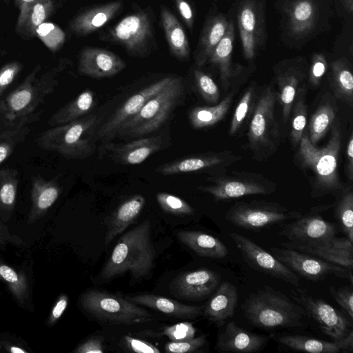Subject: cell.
Wrapping results in <instances>:
<instances>
[{
  "label": "cell",
  "instance_id": "obj_9",
  "mask_svg": "<svg viewBox=\"0 0 353 353\" xmlns=\"http://www.w3.org/2000/svg\"><path fill=\"white\" fill-rule=\"evenodd\" d=\"M105 34L108 41L121 45L134 57L148 56L156 45L153 17L147 10L126 15Z\"/></svg>",
  "mask_w": 353,
  "mask_h": 353
},
{
  "label": "cell",
  "instance_id": "obj_27",
  "mask_svg": "<svg viewBox=\"0 0 353 353\" xmlns=\"http://www.w3.org/2000/svg\"><path fill=\"white\" fill-rule=\"evenodd\" d=\"M239 299L237 288L229 281L221 283L203 310V315L221 327L234 313Z\"/></svg>",
  "mask_w": 353,
  "mask_h": 353
},
{
  "label": "cell",
  "instance_id": "obj_59",
  "mask_svg": "<svg viewBox=\"0 0 353 353\" xmlns=\"http://www.w3.org/2000/svg\"><path fill=\"white\" fill-rule=\"evenodd\" d=\"M23 241L17 235L12 234L9 228L0 220V244L21 245Z\"/></svg>",
  "mask_w": 353,
  "mask_h": 353
},
{
  "label": "cell",
  "instance_id": "obj_61",
  "mask_svg": "<svg viewBox=\"0 0 353 353\" xmlns=\"http://www.w3.org/2000/svg\"><path fill=\"white\" fill-rule=\"evenodd\" d=\"M347 155V174L350 181L353 179V135L351 133L346 148Z\"/></svg>",
  "mask_w": 353,
  "mask_h": 353
},
{
  "label": "cell",
  "instance_id": "obj_7",
  "mask_svg": "<svg viewBox=\"0 0 353 353\" xmlns=\"http://www.w3.org/2000/svg\"><path fill=\"white\" fill-rule=\"evenodd\" d=\"M181 78L175 77L119 128L117 137L140 138L157 131L170 117L184 95Z\"/></svg>",
  "mask_w": 353,
  "mask_h": 353
},
{
  "label": "cell",
  "instance_id": "obj_52",
  "mask_svg": "<svg viewBox=\"0 0 353 353\" xmlns=\"http://www.w3.org/2000/svg\"><path fill=\"white\" fill-rule=\"evenodd\" d=\"M329 291L336 303L353 319V290L352 287L344 286L339 289L334 286L329 287Z\"/></svg>",
  "mask_w": 353,
  "mask_h": 353
},
{
  "label": "cell",
  "instance_id": "obj_37",
  "mask_svg": "<svg viewBox=\"0 0 353 353\" xmlns=\"http://www.w3.org/2000/svg\"><path fill=\"white\" fill-rule=\"evenodd\" d=\"M329 84L335 99L353 106V75L351 65L341 58L332 63Z\"/></svg>",
  "mask_w": 353,
  "mask_h": 353
},
{
  "label": "cell",
  "instance_id": "obj_33",
  "mask_svg": "<svg viewBox=\"0 0 353 353\" xmlns=\"http://www.w3.org/2000/svg\"><path fill=\"white\" fill-rule=\"evenodd\" d=\"M161 20L172 54L179 59H187L190 48L185 30L175 15L165 6H161Z\"/></svg>",
  "mask_w": 353,
  "mask_h": 353
},
{
  "label": "cell",
  "instance_id": "obj_41",
  "mask_svg": "<svg viewBox=\"0 0 353 353\" xmlns=\"http://www.w3.org/2000/svg\"><path fill=\"white\" fill-rule=\"evenodd\" d=\"M332 207L334 216L346 237L353 243V190L347 185L340 194Z\"/></svg>",
  "mask_w": 353,
  "mask_h": 353
},
{
  "label": "cell",
  "instance_id": "obj_55",
  "mask_svg": "<svg viewBox=\"0 0 353 353\" xmlns=\"http://www.w3.org/2000/svg\"><path fill=\"white\" fill-rule=\"evenodd\" d=\"M125 343L127 347L133 352L138 353H159L160 350L151 343L133 338L130 336H125Z\"/></svg>",
  "mask_w": 353,
  "mask_h": 353
},
{
  "label": "cell",
  "instance_id": "obj_1",
  "mask_svg": "<svg viewBox=\"0 0 353 353\" xmlns=\"http://www.w3.org/2000/svg\"><path fill=\"white\" fill-rule=\"evenodd\" d=\"M330 130L327 143L321 148L313 145L304 132L294 157L295 163L308 179L314 199L328 194L336 196L347 186L339 173L343 135L338 119Z\"/></svg>",
  "mask_w": 353,
  "mask_h": 353
},
{
  "label": "cell",
  "instance_id": "obj_60",
  "mask_svg": "<svg viewBox=\"0 0 353 353\" xmlns=\"http://www.w3.org/2000/svg\"><path fill=\"white\" fill-rule=\"evenodd\" d=\"M37 0H15L19 9V14L17 21L16 30L20 31L26 21L28 13L32 5Z\"/></svg>",
  "mask_w": 353,
  "mask_h": 353
},
{
  "label": "cell",
  "instance_id": "obj_11",
  "mask_svg": "<svg viewBox=\"0 0 353 353\" xmlns=\"http://www.w3.org/2000/svg\"><path fill=\"white\" fill-rule=\"evenodd\" d=\"M301 216L299 211L289 210L278 203L253 200L236 202L226 212L225 219L238 228L259 231Z\"/></svg>",
  "mask_w": 353,
  "mask_h": 353
},
{
  "label": "cell",
  "instance_id": "obj_54",
  "mask_svg": "<svg viewBox=\"0 0 353 353\" xmlns=\"http://www.w3.org/2000/svg\"><path fill=\"white\" fill-rule=\"evenodd\" d=\"M326 69L327 62L325 58L322 54L314 55L309 70V83L312 87L316 88L320 85Z\"/></svg>",
  "mask_w": 353,
  "mask_h": 353
},
{
  "label": "cell",
  "instance_id": "obj_50",
  "mask_svg": "<svg viewBox=\"0 0 353 353\" xmlns=\"http://www.w3.org/2000/svg\"><path fill=\"white\" fill-rule=\"evenodd\" d=\"M206 342V335L203 334L189 340L168 342L165 345V350L172 353L194 352L201 349Z\"/></svg>",
  "mask_w": 353,
  "mask_h": 353
},
{
  "label": "cell",
  "instance_id": "obj_63",
  "mask_svg": "<svg viewBox=\"0 0 353 353\" xmlns=\"http://www.w3.org/2000/svg\"><path fill=\"white\" fill-rule=\"evenodd\" d=\"M345 6L347 7L350 12L352 10V0H343Z\"/></svg>",
  "mask_w": 353,
  "mask_h": 353
},
{
  "label": "cell",
  "instance_id": "obj_22",
  "mask_svg": "<svg viewBox=\"0 0 353 353\" xmlns=\"http://www.w3.org/2000/svg\"><path fill=\"white\" fill-rule=\"evenodd\" d=\"M255 0H246L241 3L238 12V26L243 51L247 59L254 57L261 41L263 21Z\"/></svg>",
  "mask_w": 353,
  "mask_h": 353
},
{
  "label": "cell",
  "instance_id": "obj_30",
  "mask_svg": "<svg viewBox=\"0 0 353 353\" xmlns=\"http://www.w3.org/2000/svg\"><path fill=\"white\" fill-rule=\"evenodd\" d=\"M128 299L136 304L178 318L193 319L203 315V307L185 305L161 296L143 294L128 298Z\"/></svg>",
  "mask_w": 353,
  "mask_h": 353
},
{
  "label": "cell",
  "instance_id": "obj_10",
  "mask_svg": "<svg viewBox=\"0 0 353 353\" xmlns=\"http://www.w3.org/2000/svg\"><path fill=\"white\" fill-rule=\"evenodd\" d=\"M211 183L197 188L211 194L215 201L248 195L270 194L276 191V183L259 173L232 170L206 178Z\"/></svg>",
  "mask_w": 353,
  "mask_h": 353
},
{
  "label": "cell",
  "instance_id": "obj_44",
  "mask_svg": "<svg viewBox=\"0 0 353 353\" xmlns=\"http://www.w3.org/2000/svg\"><path fill=\"white\" fill-rule=\"evenodd\" d=\"M257 86L253 82L242 95L234 112L229 133L234 136L243 124L248 114L252 112L257 97Z\"/></svg>",
  "mask_w": 353,
  "mask_h": 353
},
{
  "label": "cell",
  "instance_id": "obj_17",
  "mask_svg": "<svg viewBox=\"0 0 353 353\" xmlns=\"http://www.w3.org/2000/svg\"><path fill=\"white\" fill-rule=\"evenodd\" d=\"M241 159V155L235 154L231 150L210 152L162 164L155 169V172L163 175H174L212 169L221 174L226 172L228 167Z\"/></svg>",
  "mask_w": 353,
  "mask_h": 353
},
{
  "label": "cell",
  "instance_id": "obj_34",
  "mask_svg": "<svg viewBox=\"0 0 353 353\" xmlns=\"http://www.w3.org/2000/svg\"><path fill=\"white\" fill-rule=\"evenodd\" d=\"M96 103L97 101L93 91L85 89L54 112L48 123L51 127H54L81 119L91 114Z\"/></svg>",
  "mask_w": 353,
  "mask_h": 353
},
{
  "label": "cell",
  "instance_id": "obj_49",
  "mask_svg": "<svg viewBox=\"0 0 353 353\" xmlns=\"http://www.w3.org/2000/svg\"><path fill=\"white\" fill-rule=\"evenodd\" d=\"M36 35L52 51L57 50L65 39L63 31L52 23H43L36 30Z\"/></svg>",
  "mask_w": 353,
  "mask_h": 353
},
{
  "label": "cell",
  "instance_id": "obj_5",
  "mask_svg": "<svg viewBox=\"0 0 353 353\" xmlns=\"http://www.w3.org/2000/svg\"><path fill=\"white\" fill-rule=\"evenodd\" d=\"M99 121L97 114H90L43 131L35 142L42 150L54 152L67 159H84L94 153L93 137Z\"/></svg>",
  "mask_w": 353,
  "mask_h": 353
},
{
  "label": "cell",
  "instance_id": "obj_29",
  "mask_svg": "<svg viewBox=\"0 0 353 353\" xmlns=\"http://www.w3.org/2000/svg\"><path fill=\"white\" fill-rule=\"evenodd\" d=\"M234 40V26L232 21L228 22L226 32L215 47L208 62L216 67L220 79L225 90L232 85L233 80L239 74L232 63V52Z\"/></svg>",
  "mask_w": 353,
  "mask_h": 353
},
{
  "label": "cell",
  "instance_id": "obj_3",
  "mask_svg": "<svg viewBox=\"0 0 353 353\" xmlns=\"http://www.w3.org/2000/svg\"><path fill=\"white\" fill-rule=\"evenodd\" d=\"M150 232V221L145 220L122 235L102 270V279H112L126 272L134 279L146 276L153 268L155 256Z\"/></svg>",
  "mask_w": 353,
  "mask_h": 353
},
{
  "label": "cell",
  "instance_id": "obj_62",
  "mask_svg": "<svg viewBox=\"0 0 353 353\" xmlns=\"http://www.w3.org/2000/svg\"><path fill=\"white\" fill-rule=\"evenodd\" d=\"M7 348H8V351L12 353H27L28 352L26 350H24L20 347L15 346V345H10Z\"/></svg>",
  "mask_w": 353,
  "mask_h": 353
},
{
  "label": "cell",
  "instance_id": "obj_45",
  "mask_svg": "<svg viewBox=\"0 0 353 353\" xmlns=\"http://www.w3.org/2000/svg\"><path fill=\"white\" fill-rule=\"evenodd\" d=\"M54 0H37L30 8L21 30L27 35L35 36L37 28L54 10Z\"/></svg>",
  "mask_w": 353,
  "mask_h": 353
},
{
  "label": "cell",
  "instance_id": "obj_28",
  "mask_svg": "<svg viewBox=\"0 0 353 353\" xmlns=\"http://www.w3.org/2000/svg\"><path fill=\"white\" fill-rule=\"evenodd\" d=\"M61 192L59 184L54 180H47L41 176L31 180V208L28 223H34L41 219L52 206Z\"/></svg>",
  "mask_w": 353,
  "mask_h": 353
},
{
  "label": "cell",
  "instance_id": "obj_42",
  "mask_svg": "<svg viewBox=\"0 0 353 353\" xmlns=\"http://www.w3.org/2000/svg\"><path fill=\"white\" fill-rule=\"evenodd\" d=\"M306 93V86L303 85L298 90L291 110L292 122L290 136L292 144L294 148L299 146L307 125Z\"/></svg>",
  "mask_w": 353,
  "mask_h": 353
},
{
  "label": "cell",
  "instance_id": "obj_26",
  "mask_svg": "<svg viewBox=\"0 0 353 353\" xmlns=\"http://www.w3.org/2000/svg\"><path fill=\"white\" fill-rule=\"evenodd\" d=\"M122 6L121 1H115L90 8L72 20L70 30L79 36L92 34L113 19Z\"/></svg>",
  "mask_w": 353,
  "mask_h": 353
},
{
  "label": "cell",
  "instance_id": "obj_39",
  "mask_svg": "<svg viewBox=\"0 0 353 353\" xmlns=\"http://www.w3.org/2000/svg\"><path fill=\"white\" fill-rule=\"evenodd\" d=\"M19 172L13 168L0 169V216L7 220L12 215L17 201Z\"/></svg>",
  "mask_w": 353,
  "mask_h": 353
},
{
  "label": "cell",
  "instance_id": "obj_19",
  "mask_svg": "<svg viewBox=\"0 0 353 353\" xmlns=\"http://www.w3.org/2000/svg\"><path fill=\"white\" fill-rule=\"evenodd\" d=\"M272 338L246 330L229 322L217 336L214 349L219 352L253 353L261 350Z\"/></svg>",
  "mask_w": 353,
  "mask_h": 353
},
{
  "label": "cell",
  "instance_id": "obj_24",
  "mask_svg": "<svg viewBox=\"0 0 353 353\" xmlns=\"http://www.w3.org/2000/svg\"><path fill=\"white\" fill-rule=\"evenodd\" d=\"M105 143L106 150L110 152L112 160L123 165L140 164L165 145L161 135L140 137L125 143Z\"/></svg>",
  "mask_w": 353,
  "mask_h": 353
},
{
  "label": "cell",
  "instance_id": "obj_46",
  "mask_svg": "<svg viewBox=\"0 0 353 353\" xmlns=\"http://www.w3.org/2000/svg\"><path fill=\"white\" fill-rule=\"evenodd\" d=\"M31 128L28 125L7 128L0 131V164L5 161L14 149L23 143Z\"/></svg>",
  "mask_w": 353,
  "mask_h": 353
},
{
  "label": "cell",
  "instance_id": "obj_14",
  "mask_svg": "<svg viewBox=\"0 0 353 353\" xmlns=\"http://www.w3.org/2000/svg\"><path fill=\"white\" fill-rule=\"evenodd\" d=\"M332 205L318 206L281 225L279 234L295 244H318L326 243L336 236V228L333 223L325 220L320 212L328 210Z\"/></svg>",
  "mask_w": 353,
  "mask_h": 353
},
{
  "label": "cell",
  "instance_id": "obj_56",
  "mask_svg": "<svg viewBox=\"0 0 353 353\" xmlns=\"http://www.w3.org/2000/svg\"><path fill=\"white\" fill-rule=\"evenodd\" d=\"M76 353H102L103 346L102 339L100 337H92L80 345L75 350Z\"/></svg>",
  "mask_w": 353,
  "mask_h": 353
},
{
  "label": "cell",
  "instance_id": "obj_4",
  "mask_svg": "<svg viewBox=\"0 0 353 353\" xmlns=\"http://www.w3.org/2000/svg\"><path fill=\"white\" fill-rule=\"evenodd\" d=\"M241 307L248 321L263 329L303 326L305 316L300 305L270 286L250 294Z\"/></svg>",
  "mask_w": 353,
  "mask_h": 353
},
{
  "label": "cell",
  "instance_id": "obj_8",
  "mask_svg": "<svg viewBox=\"0 0 353 353\" xmlns=\"http://www.w3.org/2000/svg\"><path fill=\"white\" fill-rule=\"evenodd\" d=\"M80 300L88 314L103 321L132 325L153 320L149 311L118 295L88 290L81 295Z\"/></svg>",
  "mask_w": 353,
  "mask_h": 353
},
{
  "label": "cell",
  "instance_id": "obj_12",
  "mask_svg": "<svg viewBox=\"0 0 353 353\" xmlns=\"http://www.w3.org/2000/svg\"><path fill=\"white\" fill-rule=\"evenodd\" d=\"M270 251L299 277L319 282L334 276L349 279L352 285V270L290 248L270 247Z\"/></svg>",
  "mask_w": 353,
  "mask_h": 353
},
{
  "label": "cell",
  "instance_id": "obj_15",
  "mask_svg": "<svg viewBox=\"0 0 353 353\" xmlns=\"http://www.w3.org/2000/svg\"><path fill=\"white\" fill-rule=\"evenodd\" d=\"M230 236L250 267L270 276L289 283L296 288L300 287V277L271 252H267L244 235L231 232Z\"/></svg>",
  "mask_w": 353,
  "mask_h": 353
},
{
  "label": "cell",
  "instance_id": "obj_58",
  "mask_svg": "<svg viewBox=\"0 0 353 353\" xmlns=\"http://www.w3.org/2000/svg\"><path fill=\"white\" fill-rule=\"evenodd\" d=\"M68 303V297L67 295L63 294H61L54 307H52L50 316L48 319V324L50 325H52L55 323L59 318L62 316L64 311L65 310Z\"/></svg>",
  "mask_w": 353,
  "mask_h": 353
},
{
  "label": "cell",
  "instance_id": "obj_21",
  "mask_svg": "<svg viewBox=\"0 0 353 353\" xmlns=\"http://www.w3.org/2000/svg\"><path fill=\"white\" fill-rule=\"evenodd\" d=\"M281 246L296 250L352 270L353 246L352 242L347 237L334 236L328 242L318 244H295L285 242L282 243Z\"/></svg>",
  "mask_w": 353,
  "mask_h": 353
},
{
  "label": "cell",
  "instance_id": "obj_23",
  "mask_svg": "<svg viewBox=\"0 0 353 353\" xmlns=\"http://www.w3.org/2000/svg\"><path fill=\"white\" fill-rule=\"evenodd\" d=\"M274 77L276 98L282 108L283 119L286 122L291 114L298 90L303 85L306 71L298 64L288 62L274 69Z\"/></svg>",
  "mask_w": 353,
  "mask_h": 353
},
{
  "label": "cell",
  "instance_id": "obj_43",
  "mask_svg": "<svg viewBox=\"0 0 353 353\" xmlns=\"http://www.w3.org/2000/svg\"><path fill=\"white\" fill-rule=\"evenodd\" d=\"M0 281L4 282L19 303L29 296V285L25 274L19 273L0 260Z\"/></svg>",
  "mask_w": 353,
  "mask_h": 353
},
{
  "label": "cell",
  "instance_id": "obj_36",
  "mask_svg": "<svg viewBox=\"0 0 353 353\" xmlns=\"http://www.w3.org/2000/svg\"><path fill=\"white\" fill-rule=\"evenodd\" d=\"M145 203V198L142 195L137 194L119 205L110 219L105 236V245L109 244L135 220L142 210Z\"/></svg>",
  "mask_w": 353,
  "mask_h": 353
},
{
  "label": "cell",
  "instance_id": "obj_16",
  "mask_svg": "<svg viewBox=\"0 0 353 353\" xmlns=\"http://www.w3.org/2000/svg\"><path fill=\"white\" fill-rule=\"evenodd\" d=\"M174 78L173 76L164 77L131 95L97 129V138L103 143L116 138L121 126L136 115L151 98L164 89Z\"/></svg>",
  "mask_w": 353,
  "mask_h": 353
},
{
  "label": "cell",
  "instance_id": "obj_53",
  "mask_svg": "<svg viewBox=\"0 0 353 353\" xmlns=\"http://www.w3.org/2000/svg\"><path fill=\"white\" fill-rule=\"evenodd\" d=\"M23 68L18 61H12L4 65L0 69V97L14 81Z\"/></svg>",
  "mask_w": 353,
  "mask_h": 353
},
{
  "label": "cell",
  "instance_id": "obj_25",
  "mask_svg": "<svg viewBox=\"0 0 353 353\" xmlns=\"http://www.w3.org/2000/svg\"><path fill=\"white\" fill-rule=\"evenodd\" d=\"M272 337L281 346L311 353H350L353 352V330L339 341H327L305 335H276Z\"/></svg>",
  "mask_w": 353,
  "mask_h": 353
},
{
  "label": "cell",
  "instance_id": "obj_35",
  "mask_svg": "<svg viewBox=\"0 0 353 353\" xmlns=\"http://www.w3.org/2000/svg\"><path fill=\"white\" fill-rule=\"evenodd\" d=\"M228 22L223 15L210 18L205 23L201 34L195 53V62L198 66L205 65L224 36Z\"/></svg>",
  "mask_w": 353,
  "mask_h": 353
},
{
  "label": "cell",
  "instance_id": "obj_57",
  "mask_svg": "<svg viewBox=\"0 0 353 353\" xmlns=\"http://www.w3.org/2000/svg\"><path fill=\"white\" fill-rule=\"evenodd\" d=\"M176 7L183 21L189 29L194 24V14L191 6L186 0H174Z\"/></svg>",
  "mask_w": 353,
  "mask_h": 353
},
{
  "label": "cell",
  "instance_id": "obj_31",
  "mask_svg": "<svg viewBox=\"0 0 353 353\" xmlns=\"http://www.w3.org/2000/svg\"><path fill=\"white\" fill-rule=\"evenodd\" d=\"M337 112L338 107L334 97L327 92L311 116L305 132L313 145H316L331 129L336 119Z\"/></svg>",
  "mask_w": 353,
  "mask_h": 353
},
{
  "label": "cell",
  "instance_id": "obj_2",
  "mask_svg": "<svg viewBox=\"0 0 353 353\" xmlns=\"http://www.w3.org/2000/svg\"><path fill=\"white\" fill-rule=\"evenodd\" d=\"M62 64L37 77L41 65H37L23 81L0 100V131L28 125L39 120L43 110L37 111L46 98L54 92Z\"/></svg>",
  "mask_w": 353,
  "mask_h": 353
},
{
  "label": "cell",
  "instance_id": "obj_32",
  "mask_svg": "<svg viewBox=\"0 0 353 353\" xmlns=\"http://www.w3.org/2000/svg\"><path fill=\"white\" fill-rule=\"evenodd\" d=\"M178 239L197 254L211 259H223L228 254L225 245L219 239L200 231H179Z\"/></svg>",
  "mask_w": 353,
  "mask_h": 353
},
{
  "label": "cell",
  "instance_id": "obj_51",
  "mask_svg": "<svg viewBox=\"0 0 353 353\" xmlns=\"http://www.w3.org/2000/svg\"><path fill=\"white\" fill-rule=\"evenodd\" d=\"M196 329L192 323L181 322L165 327L162 334L172 341L189 340L194 337Z\"/></svg>",
  "mask_w": 353,
  "mask_h": 353
},
{
  "label": "cell",
  "instance_id": "obj_38",
  "mask_svg": "<svg viewBox=\"0 0 353 353\" xmlns=\"http://www.w3.org/2000/svg\"><path fill=\"white\" fill-rule=\"evenodd\" d=\"M236 91L230 92L219 103L212 106H197L189 113V120L195 129L212 126L221 121L232 103Z\"/></svg>",
  "mask_w": 353,
  "mask_h": 353
},
{
  "label": "cell",
  "instance_id": "obj_13",
  "mask_svg": "<svg viewBox=\"0 0 353 353\" xmlns=\"http://www.w3.org/2000/svg\"><path fill=\"white\" fill-rule=\"evenodd\" d=\"M291 295L303 307L305 315L313 319L321 331L333 341L343 339L352 330L351 321L324 300L312 296L299 287L291 290Z\"/></svg>",
  "mask_w": 353,
  "mask_h": 353
},
{
  "label": "cell",
  "instance_id": "obj_48",
  "mask_svg": "<svg viewBox=\"0 0 353 353\" xmlns=\"http://www.w3.org/2000/svg\"><path fill=\"white\" fill-rule=\"evenodd\" d=\"M157 201L161 208L166 212L178 214H192L194 208L182 199L165 192H159L156 195Z\"/></svg>",
  "mask_w": 353,
  "mask_h": 353
},
{
  "label": "cell",
  "instance_id": "obj_40",
  "mask_svg": "<svg viewBox=\"0 0 353 353\" xmlns=\"http://www.w3.org/2000/svg\"><path fill=\"white\" fill-rule=\"evenodd\" d=\"M316 7L312 0H295L288 11L289 25L293 33L303 34L314 26Z\"/></svg>",
  "mask_w": 353,
  "mask_h": 353
},
{
  "label": "cell",
  "instance_id": "obj_6",
  "mask_svg": "<svg viewBox=\"0 0 353 353\" xmlns=\"http://www.w3.org/2000/svg\"><path fill=\"white\" fill-rule=\"evenodd\" d=\"M276 93L273 83L265 85L257 94L250 119L248 144L252 158L263 161L274 154L281 143L275 114Z\"/></svg>",
  "mask_w": 353,
  "mask_h": 353
},
{
  "label": "cell",
  "instance_id": "obj_20",
  "mask_svg": "<svg viewBox=\"0 0 353 353\" xmlns=\"http://www.w3.org/2000/svg\"><path fill=\"white\" fill-rule=\"evenodd\" d=\"M220 281L214 271L203 268L187 272L178 276L172 284L176 296L188 300H200L212 294Z\"/></svg>",
  "mask_w": 353,
  "mask_h": 353
},
{
  "label": "cell",
  "instance_id": "obj_47",
  "mask_svg": "<svg viewBox=\"0 0 353 353\" xmlns=\"http://www.w3.org/2000/svg\"><path fill=\"white\" fill-rule=\"evenodd\" d=\"M196 87L204 101L210 104H216L220 98V91L214 80L199 69L194 70Z\"/></svg>",
  "mask_w": 353,
  "mask_h": 353
},
{
  "label": "cell",
  "instance_id": "obj_18",
  "mask_svg": "<svg viewBox=\"0 0 353 353\" xmlns=\"http://www.w3.org/2000/svg\"><path fill=\"white\" fill-rule=\"evenodd\" d=\"M126 67L115 53L101 48L86 47L79 57L78 71L84 76L101 79L113 77Z\"/></svg>",
  "mask_w": 353,
  "mask_h": 353
}]
</instances>
